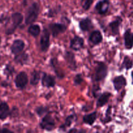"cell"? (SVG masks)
Returning a JSON list of instances; mask_svg holds the SVG:
<instances>
[{
	"label": "cell",
	"instance_id": "cell-4",
	"mask_svg": "<svg viewBox=\"0 0 133 133\" xmlns=\"http://www.w3.org/2000/svg\"><path fill=\"white\" fill-rule=\"evenodd\" d=\"M41 128L48 131H51L53 130L55 127V122L51 116L47 114L42 119L40 123Z\"/></svg>",
	"mask_w": 133,
	"mask_h": 133
},
{
	"label": "cell",
	"instance_id": "cell-23",
	"mask_svg": "<svg viewBox=\"0 0 133 133\" xmlns=\"http://www.w3.org/2000/svg\"><path fill=\"white\" fill-rule=\"evenodd\" d=\"M40 80V71H36V70H34V71L31 73V81H30L31 84H32V85L33 86L37 85V84H38Z\"/></svg>",
	"mask_w": 133,
	"mask_h": 133
},
{
	"label": "cell",
	"instance_id": "cell-17",
	"mask_svg": "<svg viewBox=\"0 0 133 133\" xmlns=\"http://www.w3.org/2000/svg\"><path fill=\"white\" fill-rule=\"evenodd\" d=\"M110 96H111V94L109 93V92H105L103 94L100 96L99 97L98 100L97 102V107H101L104 106L109 101V99H110Z\"/></svg>",
	"mask_w": 133,
	"mask_h": 133
},
{
	"label": "cell",
	"instance_id": "cell-3",
	"mask_svg": "<svg viewBox=\"0 0 133 133\" xmlns=\"http://www.w3.org/2000/svg\"><path fill=\"white\" fill-rule=\"evenodd\" d=\"M108 74L107 66L104 62H99L97 63L95 72V79L96 81H101L103 80Z\"/></svg>",
	"mask_w": 133,
	"mask_h": 133
},
{
	"label": "cell",
	"instance_id": "cell-32",
	"mask_svg": "<svg viewBox=\"0 0 133 133\" xmlns=\"http://www.w3.org/2000/svg\"><path fill=\"white\" fill-rule=\"evenodd\" d=\"M1 36H0V44H1Z\"/></svg>",
	"mask_w": 133,
	"mask_h": 133
},
{
	"label": "cell",
	"instance_id": "cell-31",
	"mask_svg": "<svg viewBox=\"0 0 133 133\" xmlns=\"http://www.w3.org/2000/svg\"><path fill=\"white\" fill-rule=\"evenodd\" d=\"M27 1H28V0H23V3H24V5H26V4H27Z\"/></svg>",
	"mask_w": 133,
	"mask_h": 133
},
{
	"label": "cell",
	"instance_id": "cell-5",
	"mask_svg": "<svg viewBox=\"0 0 133 133\" xmlns=\"http://www.w3.org/2000/svg\"><path fill=\"white\" fill-rule=\"evenodd\" d=\"M49 37H50V33L49 31L47 29L44 28L40 37V49L42 51L45 52L48 51L50 45Z\"/></svg>",
	"mask_w": 133,
	"mask_h": 133
},
{
	"label": "cell",
	"instance_id": "cell-10",
	"mask_svg": "<svg viewBox=\"0 0 133 133\" xmlns=\"http://www.w3.org/2000/svg\"><path fill=\"white\" fill-rule=\"evenodd\" d=\"M42 84L44 87L47 88L54 87L55 85V79L52 75L44 73L43 76L42 77Z\"/></svg>",
	"mask_w": 133,
	"mask_h": 133
},
{
	"label": "cell",
	"instance_id": "cell-12",
	"mask_svg": "<svg viewBox=\"0 0 133 133\" xmlns=\"http://www.w3.org/2000/svg\"><path fill=\"white\" fill-rule=\"evenodd\" d=\"M10 114V109L6 102L0 101V119L4 120L6 119Z\"/></svg>",
	"mask_w": 133,
	"mask_h": 133
},
{
	"label": "cell",
	"instance_id": "cell-1",
	"mask_svg": "<svg viewBox=\"0 0 133 133\" xmlns=\"http://www.w3.org/2000/svg\"><path fill=\"white\" fill-rule=\"evenodd\" d=\"M39 12H40L39 5L37 3H32L27 9L26 12L25 19V24L29 25L34 23L38 18Z\"/></svg>",
	"mask_w": 133,
	"mask_h": 133
},
{
	"label": "cell",
	"instance_id": "cell-28",
	"mask_svg": "<svg viewBox=\"0 0 133 133\" xmlns=\"http://www.w3.org/2000/svg\"><path fill=\"white\" fill-rule=\"evenodd\" d=\"M130 62H131V61H130L129 59H127V57H125L122 66H123V67H125L127 69L130 68L131 67V65H132V63L130 64Z\"/></svg>",
	"mask_w": 133,
	"mask_h": 133
},
{
	"label": "cell",
	"instance_id": "cell-16",
	"mask_svg": "<svg viewBox=\"0 0 133 133\" xmlns=\"http://www.w3.org/2000/svg\"><path fill=\"white\" fill-rule=\"evenodd\" d=\"M79 27L83 31H88L93 28V23L90 18H87L81 21Z\"/></svg>",
	"mask_w": 133,
	"mask_h": 133
},
{
	"label": "cell",
	"instance_id": "cell-6",
	"mask_svg": "<svg viewBox=\"0 0 133 133\" xmlns=\"http://www.w3.org/2000/svg\"><path fill=\"white\" fill-rule=\"evenodd\" d=\"M16 87L19 89H24L28 83V76L24 71L19 73L15 78Z\"/></svg>",
	"mask_w": 133,
	"mask_h": 133
},
{
	"label": "cell",
	"instance_id": "cell-24",
	"mask_svg": "<svg viewBox=\"0 0 133 133\" xmlns=\"http://www.w3.org/2000/svg\"><path fill=\"white\" fill-rule=\"evenodd\" d=\"M74 118H75V116H74V115L69 116L67 117V118L66 119V121H65L64 124L63 125L61 126L60 128L62 127V129H65V128H66V127H70V126L71 125V123H72V122H73V121H74Z\"/></svg>",
	"mask_w": 133,
	"mask_h": 133
},
{
	"label": "cell",
	"instance_id": "cell-26",
	"mask_svg": "<svg viewBox=\"0 0 133 133\" xmlns=\"http://www.w3.org/2000/svg\"><path fill=\"white\" fill-rule=\"evenodd\" d=\"M14 72V69L11 65L10 64L6 65V67H5V70H4V73H5L7 76L12 75Z\"/></svg>",
	"mask_w": 133,
	"mask_h": 133
},
{
	"label": "cell",
	"instance_id": "cell-30",
	"mask_svg": "<svg viewBox=\"0 0 133 133\" xmlns=\"http://www.w3.org/2000/svg\"><path fill=\"white\" fill-rule=\"evenodd\" d=\"M12 132L10 130H8L6 129H0V132Z\"/></svg>",
	"mask_w": 133,
	"mask_h": 133
},
{
	"label": "cell",
	"instance_id": "cell-18",
	"mask_svg": "<svg viewBox=\"0 0 133 133\" xmlns=\"http://www.w3.org/2000/svg\"><path fill=\"white\" fill-rule=\"evenodd\" d=\"M97 114L96 112H94L91 113V114L84 115L83 116V122L84 123H86V124L92 125L96 122V119H97Z\"/></svg>",
	"mask_w": 133,
	"mask_h": 133
},
{
	"label": "cell",
	"instance_id": "cell-2",
	"mask_svg": "<svg viewBox=\"0 0 133 133\" xmlns=\"http://www.w3.org/2000/svg\"><path fill=\"white\" fill-rule=\"evenodd\" d=\"M12 25L10 26L6 30V34L7 35H10L12 34L15 31L16 28L20 25L23 19V16L21 13L15 12L13 13L11 16Z\"/></svg>",
	"mask_w": 133,
	"mask_h": 133
},
{
	"label": "cell",
	"instance_id": "cell-13",
	"mask_svg": "<svg viewBox=\"0 0 133 133\" xmlns=\"http://www.w3.org/2000/svg\"><path fill=\"white\" fill-rule=\"evenodd\" d=\"M89 40L94 45L100 44L103 40V36L101 32L99 31H94L91 33Z\"/></svg>",
	"mask_w": 133,
	"mask_h": 133
},
{
	"label": "cell",
	"instance_id": "cell-19",
	"mask_svg": "<svg viewBox=\"0 0 133 133\" xmlns=\"http://www.w3.org/2000/svg\"><path fill=\"white\" fill-rule=\"evenodd\" d=\"M125 45L127 49H131L133 45V34L129 31L125 33Z\"/></svg>",
	"mask_w": 133,
	"mask_h": 133
},
{
	"label": "cell",
	"instance_id": "cell-15",
	"mask_svg": "<svg viewBox=\"0 0 133 133\" xmlns=\"http://www.w3.org/2000/svg\"><path fill=\"white\" fill-rule=\"evenodd\" d=\"M65 58L66 60L68 66L71 70H75L76 69V62H75L74 55L71 52H66L65 55Z\"/></svg>",
	"mask_w": 133,
	"mask_h": 133
},
{
	"label": "cell",
	"instance_id": "cell-27",
	"mask_svg": "<svg viewBox=\"0 0 133 133\" xmlns=\"http://www.w3.org/2000/svg\"><path fill=\"white\" fill-rule=\"evenodd\" d=\"M83 81V77H82L81 74H78V75H77L76 76H75V79H74V82H75V84H81Z\"/></svg>",
	"mask_w": 133,
	"mask_h": 133
},
{
	"label": "cell",
	"instance_id": "cell-29",
	"mask_svg": "<svg viewBox=\"0 0 133 133\" xmlns=\"http://www.w3.org/2000/svg\"><path fill=\"white\" fill-rule=\"evenodd\" d=\"M46 110L47 109L43 107H39L37 108V109H36V112H37V114H38L39 116H42V114H44V113H45Z\"/></svg>",
	"mask_w": 133,
	"mask_h": 133
},
{
	"label": "cell",
	"instance_id": "cell-7",
	"mask_svg": "<svg viewBox=\"0 0 133 133\" xmlns=\"http://www.w3.org/2000/svg\"><path fill=\"white\" fill-rule=\"evenodd\" d=\"M52 35L54 37L58 36L61 33H63L66 31V26L62 23H50L49 25Z\"/></svg>",
	"mask_w": 133,
	"mask_h": 133
},
{
	"label": "cell",
	"instance_id": "cell-11",
	"mask_svg": "<svg viewBox=\"0 0 133 133\" xmlns=\"http://www.w3.org/2000/svg\"><path fill=\"white\" fill-rule=\"evenodd\" d=\"M110 5L109 0H102L100 1L96 4V10H97L99 14H105L108 11Z\"/></svg>",
	"mask_w": 133,
	"mask_h": 133
},
{
	"label": "cell",
	"instance_id": "cell-9",
	"mask_svg": "<svg viewBox=\"0 0 133 133\" xmlns=\"http://www.w3.org/2000/svg\"><path fill=\"white\" fill-rule=\"evenodd\" d=\"M84 39L80 36H76L71 39L70 42V48L75 51H79L84 47Z\"/></svg>",
	"mask_w": 133,
	"mask_h": 133
},
{
	"label": "cell",
	"instance_id": "cell-20",
	"mask_svg": "<svg viewBox=\"0 0 133 133\" xmlns=\"http://www.w3.org/2000/svg\"><path fill=\"white\" fill-rule=\"evenodd\" d=\"M28 59L29 56L26 53H22L19 55H16L15 57H14V61L22 65L25 64L28 61Z\"/></svg>",
	"mask_w": 133,
	"mask_h": 133
},
{
	"label": "cell",
	"instance_id": "cell-8",
	"mask_svg": "<svg viewBox=\"0 0 133 133\" xmlns=\"http://www.w3.org/2000/svg\"><path fill=\"white\" fill-rule=\"evenodd\" d=\"M25 48L24 42L20 39H17L13 42L10 47L11 52L14 55H18Z\"/></svg>",
	"mask_w": 133,
	"mask_h": 133
},
{
	"label": "cell",
	"instance_id": "cell-21",
	"mask_svg": "<svg viewBox=\"0 0 133 133\" xmlns=\"http://www.w3.org/2000/svg\"><path fill=\"white\" fill-rule=\"evenodd\" d=\"M121 22H122V19L121 18H118L117 19H116L114 22H112L111 23H110L109 26L111 28L112 32L114 34V35H116L119 32V27L120 25Z\"/></svg>",
	"mask_w": 133,
	"mask_h": 133
},
{
	"label": "cell",
	"instance_id": "cell-22",
	"mask_svg": "<svg viewBox=\"0 0 133 133\" xmlns=\"http://www.w3.org/2000/svg\"><path fill=\"white\" fill-rule=\"evenodd\" d=\"M40 27L38 25L33 24L31 25L28 29V32L31 35H32L34 37H37L40 33Z\"/></svg>",
	"mask_w": 133,
	"mask_h": 133
},
{
	"label": "cell",
	"instance_id": "cell-33",
	"mask_svg": "<svg viewBox=\"0 0 133 133\" xmlns=\"http://www.w3.org/2000/svg\"><path fill=\"white\" fill-rule=\"evenodd\" d=\"M0 58H1V56H0Z\"/></svg>",
	"mask_w": 133,
	"mask_h": 133
},
{
	"label": "cell",
	"instance_id": "cell-25",
	"mask_svg": "<svg viewBox=\"0 0 133 133\" xmlns=\"http://www.w3.org/2000/svg\"><path fill=\"white\" fill-rule=\"evenodd\" d=\"M94 0H81V6L84 10H88L90 8Z\"/></svg>",
	"mask_w": 133,
	"mask_h": 133
},
{
	"label": "cell",
	"instance_id": "cell-14",
	"mask_svg": "<svg viewBox=\"0 0 133 133\" xmlns=\"http://www.w3.org/2000/svg\"><path fill=\"white\" fill-rule=\"evenodd\" d=\"M114 88L116 90H119L126 84V80L122 75L116 77L113 80Z\"/></svg>",
	"mask_w": 133,
	"mask_h": 133
}]
</instances>
